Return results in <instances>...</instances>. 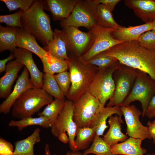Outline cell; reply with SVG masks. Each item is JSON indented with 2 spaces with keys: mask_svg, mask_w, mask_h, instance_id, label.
<instances>
[{
  "mask_svg": "<svg viewBox=\"0 0 155 155\" xmlns=\"http://www.w3.org/2000/svg\"><path fill=\"white\" fill-rule=\"evenodd\" d=\"M103 53L123 65L146 73L155 82V49H145L136 40L123 42Z\"/></svg>",
  "mask_w": 155,
  "mask_h": 155,
  "instance_id": "obj_1",
  "label": "cell"
},
{
  "mask_svg": "<svg viewBox=\"0 0 155 155\" xmlns=\"http://www.w3.org/2000/svg\"><path fill=\"white\" fill-rule=\"evenodd\" d=\"M41 0H35L21 17L22 28L45 46L53 39L50 18L44 11Z\"/></svg>",
  "mask_w": 155,
  "mask_h": 155,
  "instance_id": "obj_2",
  "label": "cell"
},
{
  "mask_svg": "<svg viewBox=\"0 0 155 155\" xmlns=\"http://www.w3.org/2000/svg\"><path fill=\"white\" fill-rule=\"evenodd\" d=\"M70 58L69 69L71 85L66 97L74 102L88 91L98 68L81 61L77 57Z\"/></svg>",
  "mask_w": 155,
  "mask_h": 155,
  "instance_id": "obj_3",
  "label": "cell"
},
{
  "mask_svg": "<svg viewBox=\"0 0 155 155\" xmlns=\"http://www.w3.org/2000/svg\"><path fill=\"white\" fill-rule=\"evenodd\" d=\"M53 100V97L42 88H29L14 102L12 107L11 115L20 119L32 117Z\"/></svg>",
  "mask_w": 155,
  "mask_h": 155,
  "instance_id": "obj_4",
  "label": "cell"
},
{
  "mask_svg": "<svg viewBox=\"0 0 155 155\" xmlns=\"http://www.w3.org/2000/svg\"><path fill=\"white\" fill-rule=\"evenodd\" d=\"M97 0H79L69 16L60 21L63 28L85 27L90 30L99 26L97 14Z\"/></svg>",
  "mask_w": 155,
  "mask_h": 155,
  "instance_id": "obj_5",
  "label": "cell"
},
{
  "mask_svg": "<svg viewBox=\"0 0 155 155\" xmlns=\"http://www.w3.org/2000/svg\"><path fill=\"white\" fill-rule=\"evenodd\" d=\"M120 64L117 61L106 68L98 69L89 87L88 91L104 106L113 94L115 84L113 75Z\"/></svg>",
  "mask_w": 155,
  "mask_h": 155,
  "instance_id": "obj_6",
  "label": "cell"
},
{
  "mask_svg": "<svg viewBox=\"0 0 155 155\" xmlns=\"http://www.w3.org/2000/svg\"><path fill=\"white\" fill-rule=\"evenodd\" d=\"M73 102V119L78 127H91L104 107L88 91Z\"/></svg>",
  "mask_w": 155,
  "mask_h": 155,
  "instance_id": "obj_7",
  "label": "cell"
},
{
  "mask_svg": "<svg viewBox=\"0 0 155 155\" xmlns=\"http://www.w3.org/2000/svg\"><path fill=\"white\" fill-rule=\"evenodd\" d=\"M154 96L155 82L146 73L136 70L133 87L121 106H127L133 102L138 101L141 103L142 115L144 117L150 102Z\"/></svg>",
  "mask_w": 155,
  "mask_h": 155,
  "instance_id": "obj_8",
  "label": "cell"
},
{
  "mask_svg": "<svg viewBox=\"0 0 155 155\" xmlns=\"http://www.w3.org/2000/svg\"><path fill=\"white\" fill-rule=\"evenodd\" d=\"M116 76L113 94L107 106H121L133 86L136 75V70L120 63L115 71Z\"/></svg>",
  "mask_w": 155,
  "mask_h": 155,
  "instance_id": "obj_9",
  "label": "cell"
},
{
  "mask_svg": "<svg viewBox=\"0 0 155 155\" xmlns=\"http://www.w3.org/2000/svg\"><path fill=\"white\" fill-rule=\"evenodd\" d=\"M73 102L65 100L63 108L57 119L51 125V132L57 137L62 133H66L69 138V142L71 151L74 152L75 140L77 129L73 119Z\"/></svg>",
  "mask_w": 155,
  "mask_h": 155,
  "instance_id": "obj_10",
  "label": "cell"
},
{
  "mask_svg": "<svg viewBox=\"0 0 155 155\" xmlns=\"http://www.w3.org/2000/svg\"><path fill=\"white\" fill-rule=\"evenodd\" d=\"M61 30L66 43L67 51H71L77 57L88 51L95 40L94 34L90 30L86 32L78 28L68 27L63 28Z\"/></svg>",
  "mask_w": 155,
  "mask_h": 155,
  "instance_id": "obj_11",
  "label": "cell"
},
{
  "mask_svg": "<svg viewBox=\"0 0 155 155\" xmlns=\"http://www.w3.org/2000/svg\"><path fill=\"white\" fill-rule=\"evenodd\" d=\"M115 29L98 26L90 30L95 35L94 42L88 51L81 56L78 57V59L82 62H87L97 55L124 42L113 38L112 33Z\"/></svg>",
  "mask_w": 155,
  "mask_h": 155,
  "instance_id": "obj_12",
  "label": "cell"
},
{
  "mask_svg": "<svg viewBox=\"0 0 155 155\" xmlns=\"http://www.w3.org/2000/svg\"><path fill=\"white\" fill-rule=\"evenodd\" d=\"M126 125V134L130 137L142 140L152 138L148 126H144L140 122L139 117L141 111L134 105L120 106Z\"/></svg>",
  "mask_w": 155,
  "mask_h": 155,
  "instance_id": "obj_13",
  "label": "cell"
},
{
  "mask_svg": "<svg viewBox=\"0 0 155 155\" xmlns=\"http://www.w3.org/2000/svg\"><path fill=\"white\" fill-rule=\"evenodd\" d=\"M18 61L25 66L30 75V81L34 88H42L43 74L38 69L32 58V53L20 48L12 52Z\"/></svg>",
  "mask_w": 155,
  "mask_h": 155,
  "instance_id": "obj_14",
  "label": "cell"
},
{
  "mask_svg": "<svg viewBox=\"0 0 155 155\" xmlns=\"http://www.w3.org/2000/svg\"><path fill=\"white\" fill-rule=\"evenodd\" d=\"M29 72L24 67L13 91L0 105V113L6 114L10 112L15 101L27 90L34 88L29 77Z\"/></svg>",
  "mask_w": 155,
  "mask_h": 155,
  "instance_id": "obj_15",
  "label": "cell"
},
{
  "mask_svg": "<svg viewBox=\"0 0 155 155\" xmlns=\"http://www.w3.org/2000/svg\"><path fill=\"white\" fill-rule=\"evenodd\" d=\"M79 0H41L44 9L51 13L54 20H63L70 15Z\"/></svg>",
  "mask_w": 155,
  "mask_h": 155,
  "instance_id": "obj_16",
  "label": "cell"
},
{
  "mask_svg": "<svg viewBox=\"0 0 155 155\" xmlns=\"http://www.w3.org/2000/svg\"><path fill=\"white\" fill-rule=\"evenodd\" d=\"M124 3L145 23L152 22L155 18V0H126Z\"/></svg>",
  "mask_w": 155,
  "mask_h": 155,
  "instance_id": "obj_17",
  "label": "cell"
},
{
  "mask_svg": "<svg viewBox=\"0 0 155 155\" xmlns=\"http://www.w3.org/2000/svg\"><path fill=\"white\" fill-rule=\"evenodd\" d=\"M24 65L16 60L6 65L5 74L0 79V98L6 99L10 94L12 86L19 71Z\"/></svg>",
  "mask_w": 155,
  "mask_h": 155,
  "instance_id": "obj_18",
  "label": "cell"
},
{
  "mask_svg": "<svg viewBox=\"0 0 155 155\" xmlns=\"http://www.w3.org/2000/svg\"><path fill=\"white\" fill-rule=\"evenodd\" d=\"M152 22L127 27L120 26L115 29L112 34L115 39L120 41L127 42L137 40L143 33L152 30Z\"/></svg>",
  "mask_w": 155,
  "mask_h": 155,
  "instance_id": "obj_19",
  "label": "cell"
},
{
  "mask_svg": "<svg viewBox=\"0 0 155 155\" xmlns=\"http://www.w3.org/2000/svg\"><path fill=\"white\" fill-rule=\"evenodd\" d=\"M142 140L130 137L124 142L111 146V151L116 155H144L147 150L141 147Z\"/></svg>",
  "mask_w": 155,
  "mask_h": 155,
  "instance_id": "obj_20",
  "label": "cell"
},
{
  "mask_svg": "<svg viewBox=\"0 0 155 155\" xmlns=\"http://www.w3.org/2000/svg\"><path fill=\"white\" fill-rule=\"evenodd\" d=\"M36 39L23 28H19L17 35V47L33 53L40 59L47 52L39 45Z\"/></svg>",
  "mask_w": 155,
  "mask_h": 155,
  "instance_id": "obj_21",
  "label": "cell"
},
{
  "mask_svg": "<svg viewBox=\"0 0 155 155\" xmlns=\"http://www.w3.org/2000/svg\"><path fill=\"white\" fill-rule=\"evenodd\" d=\"M44 49L57 58L69 61L70 58L67 54V44L61 30L57 29L53 31V39Z\"/></svg>",
  "mask_w": 155,
  "mask_h": 155,
  "instance_id": "obj_22",
  "label": "cell"
},
{
  "mask_svg": "<svg viewBox=\"0 0 155 155\" xmlns=\"http://www.w3.org/2000/svg\"><path fill=\"white\" fill-rule=\"evenodd\" d=\"M109 128L106 134L103 136L104 140L111 146L122 142L127 138V135L121 131V124L123 121L121 117L117 115L111 116L108 121Z\"/></svg>",
  "mask_w": 155,
  "mask_h": 155,
  "instance_id": "obj_23",
  "label": "cell"
},
{
  "mask_svg": "<svg viewBox=\"0 0 155 155\" xmlns=\"http://www.w3.org/2000/svg\"><path fill=\"white\" fill-rule=\"evenodd\" d=\"M40 131L39 128H37L27 137L16 141L13 155H35L34 146L41 141Z\"/></svg>",
  "mask_w": 155,
  "mask_h": 155,
  "instance_id": "obj_24",
  "label": "cell"
},
{
  "mask_svg": "<svg viewBox=\"0 0 155 155\" xmlns=\"http://www.w3.org/2000/svg\"><path fill=\"white\" fill-rule=\"evenodd\" d=\"M114 114L122 117L123 114L120 106H106L102 108L91 127L94 129L96 135L100 136L103 135L105 129L108 127L106 125L107 119Z\"/></svg>",
  "mask_w": 155,
  "mask_h": 155,
  "instance_id": "obj_25",
  "label": "cell"
},
{
  "mask_svg": "<svg viewBox=\"0 0 155 155\" xmlns=\"http://www.w3.org/2000/svg\"><path fill=\"white\" fill-rule=\"evenodd\" d=\"M19 28L0 26V52H12L17 47V35Z\"/></svg>",
  "mask_w": 155,
  "mask_h": 155,
  "instance_id": "obj_26",
  "label": "cell"
},
{
  "mask_svg": "<svg viewBox=\"0 0 155 155\" xmlns=\"http://www.w3.org/2000/svg\"><path fill=\"white\" fill-rule=\"evenodd\" d=\"M47 52L46 55L40 58L42 63L43 71L45 73L54 75L69 69V61L59 59Z\"/></svg>",
  "mask_w": 155,
  "mask_h": 155,
  "instance_id": "obj_27",
  "label": "cell"
},
{
  "mask_svg": "<svg viewBox=\"0 0 155 155\" xmlns=\"http://www.w3.org/2000/svg\"><path fill=\"white\" fill-rule=\"evenodd\" d=\"M96 135L95 131L93 128L77 127L75 140L74 152L88 149L93 142Z\"/></svg>",
  "mask_w": 155,
  "mask_h": 155,
  "instance_id": "obj_28",
  "label": "cell"
},
{
  "mask_svg": "<svg viewBox=\"0 0 155 155\" xmlns=\"http://www.w3.org/2000/svg\"><path fill=\"white\" fill-rule=\"evenodd\" d=\"M10 127H16L20 131L28 126L37 125L44 128H48L51 127L52 123L47 118L43 116H39L34 118L29 117L18 120H11L8 124Z\"/></svg>",
  "mask_w": 155,
  "mask_h": 155,
  "instance_id": "obj_29",
  "label": "cell"
},
{
  "mask_svg": "<svg viewBox=\"0 0 155 155\" xmlns=\"http://www.w3.org/2000/svg\"><path fill=\"white\" fill-rule=\"evenodd\" d=\"M43 78L42 89L55 98L65 101V96L61 91L54 75L45 73Z\"/></svg>",
  "mask_w": 155,
  "mask_h": 155,
  "instance_id": "obj_30",
  "label": "cell"
},
{
  "mask_svg": "<svg viewBox=\"0 0 155 155\" xmlns=\"http://www.w3.org/2000/svg\"><path fill=\"white\" fill-rule=\"evenodd\" d=\"M90 154L96 155H116L112 153L111 146L104 140L103 138L96 135L90 146L84 151L83 155Z\"/></svg>",
  "mask_w": 155,
  "mask_h": 155,
  "instance_id": "obj_31",
  "label": "cell"
},
{
  "mask_svg": "<svg viewBox=\"0 0 155 155\" xmlns=\"http://www.w3.org/2000/svg\"><path fill=\"white\" fill-rule=\"evenodd\" d=\"M96 12L99 26L115 29L120 26L114 20L112 12L103 5L99 4L98 5Z\"/></svg>",
  "mask_w": 155,
  "mask_h": 155,
  "instance_id": "obj_32",
  "label": "cell"
},
{
  "mask_svg": "<svg viewBox=\"0 0 155 155\" xmlns=\"http://www.w3.org/2000/svg\"><path fill=\"white\" fill-rule=\"evenodd\" d=\"M65 101L55 98L51 102L47 105L42 111L38 112V115L39 116H42L47 118L50 120L52 125L62 111Z\"/></svg>",
  "mask_w": 155,
  "mask_h": 155,
  "instance_id": "obj_33",
  "label": "cell"
},
{
  "mask_svg": "<svg viewBox=\"0 0 155 155\" xmlns=\"http://www.w3.org/2000/svg\"><path fill=\"white\" fill-rule=\"evenodd\" d=\"M117 61V60L115 57L107 55L102 52L84 63L87 64L97 66L98 69H101L107 68Z\"/></svg>",
  "mask_w": 155,
  "mask_h": 155,
  "instance_id": "obj_34",
  "label": "cell"
},
{
  "mask_svg": "<svg viewBox=\"0 0 155 155\" xmlns=\"http://www.w3.org/2000/svg\"><path fill=\"white\" fill-rule=\"evenodd\" d=\"M54 76L63 94L66 96L71 85L69 72L65 71L54 74Z\"/></svg>",
  "mask_w": 155,
  "mask_h": 155,
  "instance_id": "obj_35",
  "label": "cell"
},
{
  "mask_svg": "<svg viewBox=\"0 0 155 155\" xmlns=\"http://www.w3.org/2000/svg\"><path fill=\"white\" fill-rule=\"evenodd\" d=\"M24 11L20 10L14 13L0 16V22L4 23L8 27L22 28L21 17Z\"/></svg>",
  "mask_w": 155,
  "mask_h": 155,
  "instance_id": "obj_36",
  "label": "cell"
},
{
  "mask_svg": "<svg viewBox=\"0 0 155 155\" xmlns=\"http://www.w3.org/2000/svg\"><path fill=\"white\" fill-rule=\"evenodd\" d=\"M35 0H1L3 2L9 10L12 11L20 9L24 12L27 10Z\"/></svg>",
  "mask_w": 155,
  "mask_h": 155,
  "instance_id": "obj_37",
  "label": "cell"
},
{
  "mask_svg": "<svg viewBox=\"0 0 155 155\" xmlns=\"http://www.w3.org/2000/svg\"><path fill=\"white\" fill-rule=\"evenodd\" d=\"M137 41L145 49H155V32L152 30L145 32L140 36Z\"/></svg>",
  "mask_w": 155,
  "mask_h": 155,
  "instance_id": "obj_38",
  "label": "cell"
},
{
  "mask_svg": "<svg viewBox=\"0 0 155 155\" xmlns=\"http://www.w3.org/2000/svg\"><path fill=\"white\" fill-rule=\"evenodd\" d=\"M14 150L12 144L4 139L0 138V155H13Z\"/></svg>",
  "mask_w": 155,
  "mask_h": 155,
  "instance_id": "obj_39",
  "label": "cell"
},
{
  "mask_svg": "<svg viewBox=\"0 0 155 155\" xmlns=\"http://www.w3.org/2000/svg\"><path fill=\"white\" fill-rule=\"evenodd\" d=\"M145 115L150 119L155 117V96L152 98L150 102Z\"/></svg>",
  "mask_w": 155,
  "mask_h": 155,
  "instance_id": "obj_40",
  "label": "cell"
},
{
  "mask_svg": "<svg viewBox=\"0 0 155 155\" xmlns=\"http://www.w3.org/2000/svg\"><path fill=\"white\" fill-rule=\"evenodd\" d=\"M99 3L103 5L108 8L112 12L115 9L116 5L119 2L120 0H97Z\"/></svg>",
  "mask_w": 155,
  "mask_h": 155,
  "instance_id": "obj_41",
  "label": "cell"
},
{
  "mask_svg": "<svg viewBox=\"0 0 155 155\" xmlns=\"http://www.w3.org/2000/svg\"><path fill=\"white\" fill-rule=\"evenodd\" d=\"M14 58L13 54L11 53L7 57L0 60V73H2L5 70L7 62L11 60Z\"/></svg>",
  "mask_w": 155,
  "mask_h": 155,
  "instance_id": "obj_42",
  "label": "cell"
},
{
  "mask_svg": "<svg viewBox=\"0 0 155 155\" xmlns=\"http://www.w3.org/2000/svg\"><path fill=\"white\" fill-rule=\"evenodd\" d=\"M149 135L153 140V142L155 144V124L149 121L147 123Z\"/></svg>",
  "mask_w": 155,
  "mask_h": 155,
  "instance_id": "obj_43",
  "label": "cell"
},
{
  "mask_svg": "<svg viewBox=\"0 0 155 155\" xmlns=\"http://www.w3.org/2000/svg\"><path fill=\"white\" fill-rule=\"evenodd\" d=\"M57 137L59 140L64 144H67L69 142V138L66 133H61L58 135Z\"/></svg>",
  "mask_w": 155,
  "mask_h": 155,
  "instance_id": "obj_44",
  "label": "cell"
},
{
  "mask_svg": "<svg viewBox=\"0 0 155 155\" xmlns=\"http://www.w3.org/2000/svg\"><path fill=\"white\" fill-rule=\"evenodd\" d=\"M44 152V155H51L50 152L49 145L48 144H46L45 145Z\"/></svg>",
  "mask_w": 155,
  "mask_h": 155,
  "instance_id": "obj_45",
  "label": "cell"
},
{
  "mask_svg": "<svg viewBox=\"0 0 155 155\" xmlns=\"http://www.w3.org/2000/svg\"><path fill=\"white\" fill-rule=\"evenodd\" d=\"M53 155H56L53 154ZM65 155H83L81 152H73L71 151L68 152Z\"/></svg>",
  "mask_w": 155,
  "mask_h": 155,
  "instance_id": "obj_46",
  "label": "cell"
},
{
  "mask_svg": "<svg viewBox=\"0 0 155 155\" xmlns=\"http://www.w3.org/2000/svg\"><path fill=\"white\" fill-rule=\"evenodd\" d=\"M152 30L155 32V18L152 22Z\"/></svg>",
  "mask_w": 155,
  "mask_h": 155,
  "instance_id": "obj_47",
  "label": "cell"
},
{
  "mask_svg": "<svg viewBox=\"0 0 155 155\" xmlns=\"http://www.w3.org/2000/svg\"><path fill=\"white\" fill-rule=\"evenodd\" d=\"M146 155H155V153H153L151 154H147Z\"/></svg>",
  "mask_w": 155,
  "mask_h": 155,
  "instance_id": "obj_48",
  "label": "cell"
},
{
  "mask_svg": "<svg viewBox=\"0 0 155 155\" xmlns=\"http://www.w3.org/2000/svg\"><path fill=\"white\" fill-rule=\"evenodd\" d=\"M155 119H154V120L152 122V123H154L155 124Z\"/></svg>",
  "mask_w": 155,
  "mask_h": 155,
  "instance_id": "obj_49",
  "label": "cell"
}]
</instances>
